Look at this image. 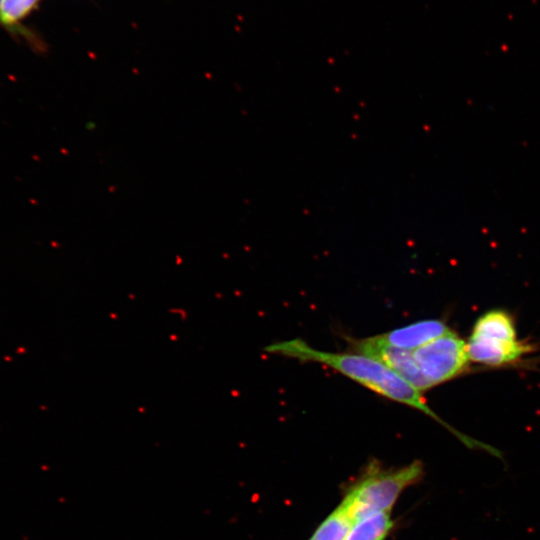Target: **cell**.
I'll list each match as a JSON object with an SVG mask.
<instances>
[{"label":"cell","instance_id":"obj_1","mask_svg":"<svg viewBox=\"0 0 540 540\" xmlns=\"http://www.w3.org/2000/svg\"><path fill=\"white\" fill-rule=\"evenodd\" d=\"M264 350L270 354L315 362L330 367L366 388L401 404L417 409L444 426L469 449L484 450L494 456L497 448L474 439L446 423L432 410L421 391L409 384L381 361L360 353H338L313 348L301 339L274 342Z\"/></svg>","mask_w":540,"mask_h":540},{"label":"cell","instance_id":"obj_2","mask_svg":"<svg viewBox=\"0 0 540 540\" xmlns=\"http://www.w3.org/2000/svg\"><path fill=\"white\" fill-rule=\"evenodd\" d=\"M423 476L419 460L399 468H383L373 461L348 487L340 504L354 522L374 513L391 512L404 490Z\"/></svg>","mask_w":540,"mask_h":540},{"label":"cell","instance_id":"obj_3","mask_svg":"<svg viewBox=\"0 0 540 540\" xmlns=\"http://www.w3.org/2000/svg\"><path fill=\"white\" fill-rule=\"evenodd\" d=\"M413 356L431 388L459 375L470 361L466 343L452 331L413 350Z\"/></svg>","mask_w":540,"mask_h":540},{"label":"cell","instance_id":"obj_4","mask_svg":"<svg viewBox=\"0 0 540 540\" xmlns=\"http://www.w3.org/2000/svg\"><path fill=\"white\" fill-rule=\"evenodd\" d=\"M466 346L470 361L490 366L514 363L530 351V347L518 338L471 335Z\"/></svg>","mask_w":540,"mask_h":540},{"label":"cell","instance_id":"obj_5","mask_svg":"<svg viewBox=\"0 0 540 540\" xmlns=\"http://www.w3.org/2000/svg\"><path fill=\"white\" fill-rule=\"evenodd\" d=\"M451 331L440 320H422L372 336L377 342L397 349L415 350Z\"/></svg>","mask_w":540,"mask_h":540},{"label":"cell","instance_id":"obj_6","mask_svg":"<svg viewBox=\"0 0 540 540\" xmlns=\"http://www.w3.org/2000/svg\"><path fill=\"white\" fill-rule=\"evenodd\" d=\"M395 522L391 512H378L353 523L344 540H385Z\"/></svg>","mask_w":540,"mask_h":540},{"label":"cell","instance_id":"obj_7","mask_svg":"<svg viewBox=\"0 0 540 540\" xmlns=\"http://www.w3.org/2000/svg\"><path fill=\"white\" fill-rule=\"evenodd\" d=\"M471 335L506 339L517 338L512 318L502 310H491L479 317Z\"/></svg>","mask_w":540,"mask_h":540},{"label":"cell","instance_id":"obj_8","mask_svg":"<svg viewBox=\"0 0 540 540\" xmlns=\"http://www.w3.org/2000/svg\"><path fill=\"white\" fill-rule=\"evenodd\" d=\"M354 521L339 504L315 529L308 540H344Z\"/></svg>","mask_w":540,"mask_h":540},{"label":"cell","instance_id":"obj_9","mask_svg":"<svg viewBox=\"0 0 540 540\" xmlns=\"http://www.w3.org/2000/svg\"><path fill=\"white\" fill-rule=\"evenodd\" d=\"M39 2L40 0H0V24L10 32L23 34L21 22L36 9Z\"/></svg>","mask_w":540,"mask_h":540}]
</instances>
